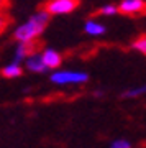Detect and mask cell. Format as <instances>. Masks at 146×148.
Instances as JSON below:
<instances>
[{
	"label": "cell",
	"instance_id": "8",
	"mask_svg": "<svg viewBox=\"0 0 146 148\" xmlns=\"http://www.w3.org/2000/svg\"><path fill=\"white\" fill-rule=\"evenodd\" d=\"M84 32L87 33L89 36H102V35L107 32V28H105V25H102L100 21L90 18V20H87L84 23Z\"/></svg>",
	"mask_w": 146,
	"mask_h": 148
},
{
	"label": "cell",
	"instance_id": "3",
	"mask_svg": "<svg viewBox=\"0 0 146 148\" xmlns=\"http://www.w3.org/2000/svg\"><path fill=\"white\" fill-rule=\"evenodd\" d=\"M81 5V0H48L44 10L49 15H68Z\"/></svg>",
	"mask_w": 146,
	"mask_h": 148
},
{
	"label": "cell",
	"instance_id": "10",
	"mask_svg": "<svg viewBox=\"0 0 146 148\" xmlns=\"http://www.w3.org/2000/svg\"><path fill=\"white\" fill-rule=\"evenodd\" d=\"M146 94V84L145 86H140V87H133V89H128L123 92V95L121 97H140V95Z\"/></svg>",
	"mask_w": 146,
	"mask_h": 148
},
{
	"label": "cell",
	"instance_id": "9",
	"mask_svg": "<svg viewBox=\"0 0 146 148\" xmlns=\"http://www.w3.org/2000/svg\"><path fill=\"white\" fill-rule=\"evenodd\" d=\"M21 74H23V68H21L20 63H13L12 61L10 64L2 68V76L7 77V79H15V77H20Z\"/></svg>",
	"mask_w": 146,
	"mask_h": 148
},
{
	"label": "cell",
	"instance_id": "12",
	"mask_svg": "<svg viewBox=\"0 0 146 148\" xmlns=\"http://www.w3.org/2000/svg\"><path fill=\"white\" fill-rule=\"evenodd\" d=\"M131 46H133V49L146 54V35H141L140 38H136L135 41L131 43Z\"/></svg>",
	"mask_w": 146,
	"mask_h": 148
},
{
	"label": "cell",
	"instance_id": "15",
	"mask_svg": "<svg viewBox=\"0 0 146 148\" xmlns=\"http://www.w3.org/2000/svg\"><path fill=\"white\" fill-rule=\"evenodd\" d=\"M2 3H3V0H0V5H2Z\"/></svg>",
	"mask_w": 146,
	"mask_h": 148
},
{
	"label": "cell",
	"instance_id": "2",
	"mask_svg": "<svg viewBox=\"0 0 146 148\" xmlns=\"http://www.w3.org/2000/svg\"><path fill=\"white\" fill-rule=\"evenodd\" d=\"M49 81L53 84L57 86H68V84H84L89 81V74L84 71H71V69H64V71H54L49 76Z\"/></svg>",
	"mask_w": 146,
	"mask_h": 148
},
{
	"label": "cell",
	"instance_id": "6",
	"mask_svg": "<svg viewBox=\"0 0 146 148\" xmlns=\"http://www.w3.org/2000/svg\"><path fill=\"white\" fill-rule=\"evenodd\" d=\"M23 63H25V68L28 69L30 73L41 74V73H46V71H48L46 64H44V61H43L41 53H38V51H35V53H31V54H28Z\"/></svg>",
	"mask_w": 146,
	"mask_h": 148
},
{
	"label": "cell",
	"instance_id": "5",
	"mask_svg": "<svg viewBox=\"0 0 146 148\" xmlns=\"http://www.w3.org/2000/svg\"><path fill=\"white\" fill-rule=\"evenodd\" d=\"M38 43L36 41H18L15 48V54H13V63H23L28 54H31L36 51Z\"/></svg>",
	"mask_w": 146,
	"mask_h": 148
},
{
	"label": "cell",
	"instance_id": "4",
	"mask_svg": "<svg viewBox=\"0 0 146 148\" xmlns=\"http://www.w3.org/2000/svg\"><path fill=\"white\" fill-rule=\"evenodd\" d=\"M118 13H123V15H145L146 0H121L118 3Z\"/></svg>",
	"mask_w": 146,
	"mask_h": 148
},
{
	"label": "cell",
	"instance_id": "11",
	"mask_svg": "<svg viewBox=\"0 0 146 148\" xmlns=\"http://www.w3.org/2000/svg\"><path fill=\"white\" fill-rule=\"evenodd\" d=\"M97 13H99V15H104V16H112V15H117V13H118V7H117V5H112V3H108V5L100 7Z\"/></svg>",
	"mask_w": 146,
	"mask_h": 148
},
{
	"label": "cell",
	"instance_id": "13",
	"mask_svg": "<svg viewBox=\"0 0 146 148\" xmlns=\"http://www.w3.org/2000/svg\"><path fill=\"white\" fill-rule=\"evenodd\" d=\"M110 148H131V143L128 140H123V138H118V140H115Z\"/></svg>",
	"mask_w": 146,
	"mask_h": 148
},
{
	"label": "cell",
	"instance_id": "14",
	"mask_svg": "<svg viewBox=\"0 0 146 148\" xmlns=\"http://www.w3.org/2000/svg\"><path fill=\"white\" fill-rule=\"evenodd\" d=\"M5 27H7V20L3 18V16H0V33L5 30Z\"/></svg>",
	"mask_w": 146,
	"mask_h": 148
},
{
	"label": "cell",
	"instance_id": "7",
	"mask_svg": "<svg viewBox=\"0 0 146 148\" xmlns=\"http://www.w3.org/2000/svg\"><path fill=\"white\" fill-rule=\"evenodd\" d=\"M43 61L46 64L48 69H57L63 63V56L61 53H57L56 49H53V48H46V49H43Z\"/></svg>",
	"mask_w": 146,
	"mask_h": 148
},
{
	"label": "cell",
	"instance_id": "1",
	"mask_svg": "<svg viewBox=\"0 0 146 148\" xmlns=\"http://www.w3.org/2000/svg\"><path fill=\"white\" fill-rule=\"evenodd\" d=\"M51 15L44 8L35 12L25 23H21L13 30V38L16 41H36L38 38L43 35L49 23Z\"/></svg>",
	"mask_w": 146,
	"mask_h": 148
}]
</instances>
